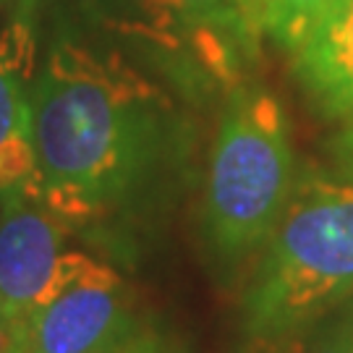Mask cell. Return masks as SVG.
<instances>
[{
    "label": "cell",
    "mask_w": 353,
    "mask_h": 353,
    "mask_svg": "<svg viewBox=\"0 0 353 353\" xmlns=\"http://www.w3.org/2000/svg\"><path fill=\"white\" fill-rule=\"evenodd\" d=\"M42 202L71 225L137 214L183 157V121L118 50L58 39L32 79Z\"/></svg>",
    "instance_id": "obj_1"
},
{
    "label": "cell",
    "mask_w": 353,
    "mask_h": 353,
    "mask_svg": "<svg viewBox=\"0 0 353 353\" xmlns=\"http://www.w3.org/2000/svg\"><path fill=\"white\" fill-rule=\"evenodd\" d=\"M353 299V183L309 173L290 194L241 299L254 348L319 322Z\"/></svg>",
    "instance_id": "obj_2"
},
{
    "label": "cell",
    "mask_w": 353,
    "mask_h": 353,
    "mask_svg": "<svg viewBox=\"0 0 353 353\" xmlns=\"http://www.w3.org/2000/svg\"><path fill=\"white\" fill-rule=\"evenodd\" d=\"M296 186L288 118L267 89H228L204 189V236L220 259L259 252Z\"/></svg>",
    "instance_id": "obj_3"
},
{
    "label": "cell",
    "mask_w": 353,
    "mask_h": 353,
    "mask_svg": "<svg viewBox=\"0 0 353 353\" xmlns=\"http://www.w3.org/2000/svg\"><path fill=\"white\" fill-rule=\"evenodd\" d=\"M118 37L154 52L194 84L233 89L259 50L249 0H87Z\"/></svg>",
    "instance_id": "obj_4"
},
{
    "label": "cell",
    "mask_w": 353,
    "mask_h": 353,
    "mask_svg": "<svg viewBox=\"0 0 353 353\" xmlns=\"http://www.w3.org/2000/svg\"><path fill=\"white\" fill-rule=\"evenodd\" d=\"M65 230L68 223L45 202L0 199V314L21 325L102 265L84 252H63Z\"/></svg>",
    "instance_id": "obj_5"
},
{
    "label": "cell",
    "mask_w": 353,
    "mask_h": 353,
    "mask_svg": "<svg viewBox=\"0 0 353 353\" xmlns=\"http://www.w3.org/2000/svg\"><path fill=\"white\" fill-rule=\"evenodd\" d=\"M137 327L123 280L100 265L19 325L21 353H102Z\"/></svg>",
    "instance_id": "obj_6"
},
{
    "label": "cell",
    "mask_w": 353,
    "mask_h": 353,
    "mask_svg": "<svg viewBox=\"0 0 353 353\" xmlns=\"http://www.w3.org/2000/svg\"><path fill=\"white\" fill-rule=\"evenodd\" d=\"M37 74V37L24 19L0 29V199L26 196L42 202L32 79Z\"/></svg>",
    "instance_id": "obj_7"
},
{
    "label": "cell",
    "mask_w": 353,
    "mask_h": 353,
    "mask_svg": "<svg viewBox=\"0 0 353 353\" xmlns=\"http://www.w3.org/2000/svg\"><path fill=\"white\" fill-rule=\"evenodd\" d=\"M290 55L316 108L332 118H353V0H332Z\"/></svg>",
    "instance_id": "obj_8"
},
{
    "label": "cell",
    "mask_w": 353,
    "mask_h": 353,
    "mask_svg": "<svg viewBox=\"0 0 353 353\" xmlns=\"http://www.w3.org/2000/svg\"><path fill=\"white\" fill-rule=\"evenodd\" d=\"M256 353H353V299L285 341L256 348Z\"/></svg>",
    "instance_id": "obj_9"
},
{
    "label": "cell",
    "mask_w": 353,
    "mask_h": 353,
    "mask_svg": "<svg viewBox=\"0 0 353 353\" xmlns=\"http://www.w3.org/2000/svg\"><path fill=\"white\" fill-rule=\"evenodd\" d=\"M332 0H267L262 11V37L293 52Z\"/></svg>",
    "instance_id": "obj_10"
},
{
    "label": "cell",
    "mask_w": 353,
    "mask_h": 353,
    "mask_svg": "<svg viewBox=\"0 0 353 353\" xmlns=\"http://www.w3.org/2000/svg\"><path fill=\"white\" fill-rule=\"evenodd\" d=\"M102 353H186L170 335L152 327H137L123 341H118Z\"/></svg>",
    "instance_id": "obj_11"
},
{
    "label": "cell",
    "mask_w": 353,
    "mask_h": 353,
    "mask_svg": "<svg viewBox=\"0 0 353 353\" xmlns=\"http://www.w3.org/2000/svg\"><path fill=\"white\" fill-rule=\"evenodd\" d=\"M332 152H335V160L341 165L343 178H348L353 183V118H348V126L335 137Z\"/></svg>",
    "instance_id": "obj_12"
},
{
    "label": "cell",
    "mask_w": 353,
    "mask_h": 353,
    "mask_svg": "<svg viewBox=\"0 0 353 353\" xmlns=\"http://www.w3.org/2000/svg\"><path fill=\"white\" fill-rule=\"evenodd\" d=\"M0 353H21V330L19 322L0 314Z\"/></svg>",
    "instance_id": "obj_13"
},
{
    "label": "cell",
    "mask_w": 353,
    "mask_h": 353,
    "mask_svg": "<svg viewBox=\"0 0 353 353\" xmlns=\"http://www.w3.org/2000/svg\"><path fill=\"white\" fill-rule=\"evenodd\" d=\"M265 3L267 0H249V8H252L256 24H259V32H262V11H265Z\"/></svg>",
    "instance_id": "obj_14"
}]
</instances>
